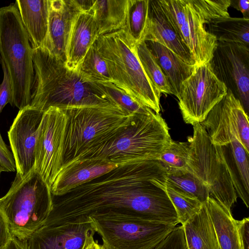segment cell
I'll use <instances>...</instances> for the list:
<instances>
[{"mask_svg": "<svg viewBox=\"0 0 249 249\" xmlns=\"http://www.w3.org/2000/svg\"><path fill=\"white\" fill-rule=\"evenodd\" d=\"M167 169L158 160L118 166L61 196L44 225L71 222L105 211L135 213L151 221L176 226L174 207L164 189Z\"/></svg>", "mask_w": 249, "mask_h": 249, "instance_id": "1", "label": "cell"}, {"mask_svg": "<svg viewBox=\"0 0 249 249\" xmlns=\"http://www.w3.org/2000/svg\"><path fill=\"white\" fill-rule=\"evenodd\" d=\"M35 83L31 107L44 111L51 107L107 106L116 105L91 82L44 47L33 49Z\"/></svg>", "mask_w": 249, "mask_h": 249, "instance_id": "2", "label": "cell"}, {"mask_svg": "<svg viewBox=\"0 0 249 249\" xmlns=\"http://www.w3.org/2000/svg\"><path fill=\"white\" fill-rule=\"evenodd\" d=\"M169 130L160 113L134 114L128 125L84 150L73 160H104L118 165L158 160L172 141Z\"/></svg>", "mask_w": 249, "mask_h": 249, "instance_id": "3", "label": "cell"}, {"mask_svg": "<svg viewBox=\"0 0 249 249\" xmlns=\"http://www.w3.org/2000/svg\"><path fill=\"white\" fill-rule=\"evenodd\" d=\"M112 83L139 102L160 113L161 93L145 73L137 45L124 29L99 36L94 43Z\"/></svg>", "mask_w": 249, "mask_h": 249, "instance_id": "4", "label": "cell"}, {"mask_svg": "<svg viewBox=\"0 0 249 249\" xmlns=\"http://www.w3.org/2000/svg\"><path fill=\"white\" fill-rule=\"evenodd\" d=\"M0 60L9 77V104L19 110L30 105L35 83L33 48L15 3L0 8Z\"/></svg>", "mask_w": 249, "mask_h": 249, "instance_id": "5", "label": "cell"}, {"mask_svg": "<svg viewBox=\"0 0 249 249\" xmlns=\"http://www.w3.org/2000/svg\"><path fill=\"white\" fill-rule=\"evenodd\" d=\"M13 237L28 239L45 224L53 207L50 189L34 168L25 176L16 174L11 186L0 198Z\"/></svg>", "mask_w": 249, "mask_h": 249, "instance_id": "6", "label": "cell"}, {"mask_svg": "<svg viewBox=\"0 0 249 249\" xmlns=\"http://www.w3.org/2000/svg\"><path fill=\"white\" fill-rule=\"evenodd\" d=\"M62 108L67 116L63 165L126 126L133 115L116 105Z\"/></svg>", "mask_w": 249, "mask_h": 249, "instance_id": "7", "label": "cell"}, {"mask_svg": "<svg viewBox=\"0 0 249 249\" xmlns=\"http://www.w3.org/2000/svg\"><path fill=\"white\" fill-rule=\"evenodd\" d=\"M89 217L106 249H153L176 227L125 211L96 212Z\"/></svg>", "mask_w": 249, "mask_h": 249, "instance_id": "8", "label": "cell"}, {"mask_svg": "<svg viewBox=\"0 0 249 249\" xmlns=\"http://www.w3.org/2000/svg\"><path fill=\"white\" fill-rule=\"evenodd\" d=\"M193 135L188 138L189 157L186 169L195 175L213 197L228 210L237 195L227 167L217 146L213 144L200 123L193 125Z\"/></svg>", "mask_w": 249, "mask_h": 249, "instance_id": "9", "label": "cell"}, {"mask_svg": "<svg viewBox=\"0 0 249 249\" xmlns=\"http://www.w3.org/2000/svg\"><path fill=\"white\" fill-rule=\"evenodd\" d=\"M168 21L189 51L195 66L209 63L217 45L205 29L210 21L197 0H158Z\"/></svg>", "mask_w": 249, "mask_h": 249, "instance_id": "10", "label": "cell"}, {"mask_svg": "<svg viewBox=\"0 0 249 249\" xmlns=\"http://www.w3.org/2000/svg\"><path fill=\"white\" fill-rule=\"evenodd\" d=\"M227 91L209 63L196 67L191 75L182 83L177 97L184 121L193 125L203 122Z\"/></svg>", "mask_w": 249, "mask_h": 249, "instance_id": "11", "label": "cell"}, {"mask_svg": "<svg viewBox=\"0 0 249 249\" xmlns=\"http://www.w3.org/2000/svg\"><path fill=\"white\" fill-rule=\"evenodd\" d=\"M67 122L63 109L51 107L44 111L38 128L34 169L50 189L64 164Z\"/></svg>", "mask_w": 249, "mask_h": 249, "instance_id": "12", "label": "cell"}, {"mask_svg": "<svg viewBox=\"0 0 249 249\" xmlns=\"http://www.w3.org/2000/svg\"><path fill=\"white\" fill-rule=\"evenodd\" d=\"M200 124L214 145L222 146L238 141L249 152V116L231 91L228 90Z\"/></svg>", "mask_w": 249, "mask_h": 249, "instance_id": "13", "label": "cell"}, {"mask_svg": "<svg viewBox=\"0 0 249 249\" xmlns=\"http://www.w3.org/2000/svg\"><path fill=\"white\" fill-rule=\"evenodd\" d=\"M218 79L249 109V48L235 43L217 41L209 62Z\"/></svg>", "mask_w": 249, "mask_h": 249, "instance_id": "14", "label": "cell"}, {"mask_svg": "<svg viewBox=\"0 0 249 249\" xmlns=\"http://www.w3.org/2000/svg\"><path fill=\"white\" fill-rule=\"evenodd\" d=\"M44 112L31 106L19 110L8 131L17 174L21 177L34 167L36 137Z\"/></svg>", "mask_w": 249, "mask_h": 249, "instance_id": "15", "label": "cell"}, {"mask_svg": "<svg viewBox=\"0 0 249 249\" xmlns=\"http://www.w3.org/2000/svg\"><path fill=\"white\" fill-rule=\"evenodd\" d=\"M95 233L89 216L71 222L43 225L26 240L27 249H82Z\"/></svg>", "mask_w": 249, "mask_h": 249, "instance_id": "16", "label": "cell"}, {"mask_svg": "<svg viewBox=\"0 0 249 249\" xmlns=\"http://www.w3.org/2000/svg\"><path fill=\"white\" fill-rule=\"evenodd\" d=\"M79 12L75 0H49L48 32L43 47L65 62L72 20Z\"/></svg>", "mask_w": 249, "mask_h": 249, "instance_id": "17", "label": "cell"}, {"mask_svg": "<svg viewBox=\"0 0 249 249\" xmlns=\"http://www.w3.org/2000/svg\"><path fill=\"white\" fill-rule=\"evenodd\" d=\"M118 166L104 160H72L62 166L51 188V192L54 196H62Z\"/></svg>", "mask_w": 249, "mask_h": 249, "instance_id": "18", "label": "cell"}, {"mask_svg": "<svg viewBox=\"0 0 249 249\" xmlns=\"http://www.w3.org/2000/svg\"><path fill=\"white\" fill-rule=\"evenodd\" d=\"M99 36L92 12H79L73 17L65 49V65L77 71L86 53Z\"/></svg>", "mask_w": 249, "mask_h": 249, "instance_id": "19", "label": "cell"}, {"mask_svg": "<svg viewBox=\"0 0 249 249\" xmlns=\"http://www.w3.org/2000/svg\"><path fill=\"white\" fill-rule=\"evenodd\" d=\"M143 41L159 43L196 67L189 51L168 21L158 0H149V21Z\"/></svg>", "mask_w": 249, "mask_h": 249, "instance_id": "20", "label": "cell"}, {"mask_svg": "<svg viewBox=\"0 0 249 249\" xmlns=\"http://www.w3.org/2000/svg\"><path fill=\"white\" fill-rule=\"evenodd\" d=\"M217 147L229 170L237 196L249 208V152L238 141Z\"/></svg>", "mask_w": 249, "mask_h": 249, "instance_id": "21", "label": "cell"}, {"mask_svg": "<svg viewBox=\"0 0 249 249\" xmlns=\"http://www.w3.org/2000/svg\"><path fill=\"white\" fill-rule=\"evenodd\" d=\"M15 4L32 48L43 47L48 32L49 0H18Z\"/></svg>", "mask_w": 249, "mask_h": 249, "instance_id": "22", "label": "cell"}, {"mask_svg": "<svg viewBox=\"0 0 249 249\" xmlns=\"http://www.w3.org/2000/svg\"><path fill=\"white\" fill-rule=\"evenodd\" d=\"M145 42L165 75L172 94L178 97L182 83L191 75L196 67L186 63L173 51L159 43L152 41Z\"/></svg>", "mask_w": 249, "mask_h": 249, "instance_id": "23", "label": "cell"}, {"mask_svg": "<svg viewBox=\"0 0 249 249\" xmlns=\"http://www.w3.org/2000/svg\"><path fill=\"white\" fill-rule=\"evenodd\" d=\"M188 249H218L219 245L205 202L183 225Z\"/></svg>", "mask_w": 249, "mask_h": 249, "instance_id": "24", "label": "cell"}, {"mask_svg": "<svg viewBox=\"0 0 249 249\" xmlns=\"http://www.w3.org/2000/svg\"><path fill=\"white\" fill-rule=\"evenodd\" d=\"M220 249H241L236 222L231 211L212 196L205 202Z\"/></svg>", "mask_w": 249, "mask_h": 249, "instance_id": "25", "label": "cell"}, {"mask_svg": "<svg viewBox=\"0 0 249 249\" xmlns=\"http://www.w3.org/2000/svg\"><path fill=\"white\" fill-rule=\"evenodd\" d=\"M128 0H94L91 8L98 36L124 29Z\"/></svg>", "mask_w": 249, "mask_h": 249, "instance_id": "26", "label": "cell"}, {"mask_svg": "<svg viewBox=\"0 0 249 249\" xmlns=\"http://www.w3.org/2000/svg\"><path fill=\"white\" fill-rule=\"evenodd\" d=\"M208 25V31L217 41L238 43L249 48V19L230 16L214 19Z\"/></svg>", "mask_w": 249, "mask_h": 249, "instance_id": "27", "label": "cell"}, {"mask_svg": "<svg viewBox=\"0 0 249 249\" xmlns=\"http://www.w3.org/2000/svg\"><path fill=\"white\" fill-rule=\"evenodd\" d=\"M166 182L173 187L196 198L202 203L210 196L207 187L187 169H167Z\"/></svg>", "mask_w": 249, "mask_h": 249, "instance_id": "28", "label": "cell"}, {"mask_svg": "<svg viewBox=\"0 0 249 249\" xmlns=\"http://www.w3.org/2000/svg\"><path fill=\"white\" fill-rule=\"evenodd\" d=\"M149 0H128L124 29L138 45L143 41L149 21Z\"/></svg>", "mask_w": 249, "mask_h": 249, "instance_id": "29", "label": "cell"}, {"mask_svg": "<svg viewBox=\"0 0 249 249\" xmlns=\"http://www.w3.org/2000/svg\"><path fill=\"white\" fill-rule=\"evenodd\" d=\"M91 82L112 102L129 114H147L152 110L111 82Z\"/></svg>", "mask_w": 249, "mask_h": 249, "instance_id": "30", "label": "cell"}, {"mask_svg": "<svg viewBox=\"0 0 249 249\" xmlns=\"http://www.w3.org/2000/svg\"><path fill=\"white\" fill-rule=\"evenodd\" d=\"M77 71L87 82H111L106 61L98 52L94 43L89 49Z\"/></svg>", "mask_w": 249, "mask_h": 249, "instance_id": "31", "label": "cell"}, {"mask_svg": "<svg viewBox=\"0 0 249 249\" xmlns=\"http://www.w3.org/2000/svg\"><path fill=\"white\" fill-rule=\"evenodd\" d=\"M137 53L142 67L152 84L161 93L172 94L167 79L156 62L145 41L137 45Z\"/></svg>", "mask_w": 249, "mask_h": 249, "instance_id": "32", "label": "cell"}, {"mask_svg": "<svg viewBox=\"0 0 249 249\" xmlns=\"http://www.w3.org/2000/svg\"><path fill=\"white\" fill-rule=\"evenodd\" d=\"M164 189L174 207L179 223L181 225L201 209L202 203L198 199L173 187L166 181Z\"/></svg>", "mask_w": 249, "mask_h": 249, "instance_id": "33", "label": "cell"}, {"mask_svg": "<svg viewBox=\"0 0 249 249\" xmlns=\"http://www.w3.org/2000/svg\"><path fill=\"white\" fill-rule=\"evenodd\" d=\"M189 157L188 142H178L172 140L158 160L166 169H185Z\"/></svg>", "mask_w": 249, "mask_h": 249, "instance_id": "34", "label": "cell"}, {"mask_svg": "<svg viewBox=\"0 0 249 249\" xmlns=\"http://www.w3.org/2000/svg\"><path fill=\"white\" fill-rule=\"evenodd\" d=\"M153 249H188L183 226L176 227Z\"/></svg>", "mask_w": 249, "mask_h": 249, "instance_id": "35", "label": "cell"}, {"mask_svg": "<svg viewBox=\"0 0 249 249\" xmlns=\"http://www.w3.org/2000/svg\"><path fill=\"white\" fill-rule=\"evenodd\" d=\"M16 170L12 153L9 150L3 139H0V171L15 172Z\"/></svg>", "mask_w": 249, "mask_h": 249, "instance_id": "36", "label": "cell"}, {"mask_svg": "<svg viewBox=\"0 0 249 249\" xmlns=\"http://www.w3.org/2000/svg\"><path fill=\"white\" fill-rule=\"evenodd\" d=\"M0 61L3 72V78L2 82L0 84V114L5 106V105L9 103L11 95V85L10 82L9 77L7 71V69L3 63ZM2 139L0 133V139Z\"/></svg>", "mask_w": 249, "mask_h": 249, "instance_id": "37", "label": "cell"}, {"mask_svg": "<svg viewBox=\"0 0 249 249\" xmlns=\"http://www.w3.org/2000/svg\"><path fill=\"white\" fill-rule=\"evenodd\" d=\"M13 237L5 213L0 206V249H3Z\"/></svg>", "mask_w": 249, "mask_h": 249, "instance_id": "38", "label": "cell"}, {"mask_svg": "<svg viewBox=\"0 0 249 249\" xmlns=\"http://www.w3.org/2000/svg\"><path fill=\"white\" fill-rule=\"evenodd\" d=\"M241 249H249V219L244 218L236 220Z\"/></svg>", "mask_w": 249, "mask_h": 249, "instance_id": "39", "label": "cell"}, {"mask_svg": "<svg viewBox=\"0 0 249 249\" xmlns=\"http://www.w3.org/2000/svg\"><path fill=\"white\" fill-rule=\"evenodd\" d=\"M241 12L243 18L249 19V0H231V5Z\"/></svg>", "mask_w": 249, "mask_h": 249, "instance_id": "40", "label": "cell"}, {"mask_svg": "<svg viewBox=\"0 0 249 249\" xmlns=\"http://www.w3.org/2000/svg\"><path fill=\"white\" fill-rule=\"evenodd\" d=\"M3 249H27L26 240H20L13 237Z\"/></svg>", "mask_w": 249, "mask_h": 249, "instance_id": "41", "label": "cell"}, {"mask_svg": "<svg viewBox=\"0 0 249 249\" xmlns=\"http://www.w3.org/2000/svg\"><path fill=\"white\" fill-rule=\"evenodd\" d=\"M82 249H106L103 245L98 243L94 240L93 236L90 237L86 242Z\"/></svg>", "mask_w": 249, "mask_h": 249, "instance_id": "42", "label": "cell"}, {"mask_svg": "<svg viewBox=\"0 0 249 249\" xmlns=\"http://www.w3.org/2000/svg\"><path fill=\"white\" fill-rule=\"evenodd\" d=\"M1 173V172L0 171V177Z\"/></svg>", "mask_w": 249, "mask_h": 249, "instance_id": "43", "label": "cell"}, {"mask_svg": "<svg viewBox=\"0 0 249 249\" xmlns=\"http://www.w3.org/2000/svg\"><path fill=\"white\" fill-rule=\"evenodd\" d=\"M218 249H220L219 248V247L218 248Z\"/></svg>", "mask_w": 249, "mask_h": 249, "instance_id": "44", "label": "cell"}, {"mask_svg": "<svg viewBox=\"0 0 249 249\" xmlns=\"http://www.w3.org/2000/svg\"></svg>", "mask_w": 249, "mask_h": 249, "instance_id": "45", "label": "cell"}]
</instances>
